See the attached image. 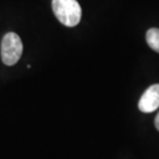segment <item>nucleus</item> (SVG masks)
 <instances>
[{"label": "nucleus", "instance_id": "nucleus-1", "mask_svg": "<svg viewBox=\"0 0 159 159\" xmlns=\"http://www.w3.org/2000/svg\"><path fill=\"white\" fill-rule=\"evenodd\" d=\"M52 8L55 17L66 27H75L81 21L82 8L77 0H53Z\"/></svg>", "mask_w": 159, "mask_h": 159}, {"label": "nucleus", "instance_id": "nucleus-2", "mask_svg": "<svg viewBox=\"0 0 159 159\" xmlns=\"http://www.w3.org/2000/svg\"><path fill=\"white\" fill-rule=\"evenodd\" d=\"M23 53V43L17 33L8 32L2 39L1 59L5 65L12 66L20 60Z\"/></svg>", "mask_w": 159, "mask_h": 159}, {"label": "nucleus", "instance_id": "nucleus-3", "mask_svg": "<svg viewBox=\"0 0 159 159\" xmlns=\"http://www.w3.org/2000/svg\"><path fill=\"white\" fill-rule=\"evenodd\" d=\"M159 107V84L150 86L139 101V109L143 113H152Z\"/></svg>", "mask_w": 159, "mask_h": 159}, {"label": "nucleus", "instance_id": "nucleus-4", "mask_svg": "<svg viewBox=\"0 0 159 159\" xmlns=\"http://www.w3.org/2000/svg\"><path fill=\"white\" fill-rule=\"evenodd\" d=\"M146 40L148 46L155 52L159 53V29L158 28H152L147 31L146 34Z\"/></svg>", "mask_w": 159, "mask_h": 159}, {"label": "nucleus", "instance_id": "nucleus-5", "mask_svg": "<svg viewBox=\"0 0 159 159\" xmlns=\"http://www.w3.org/2000/svg\"><path fill=\"white\" fill-rule=\"evenodd\" d=\"M155 127H156L157 130L159 131V112H158V114H157L156 118H155Z\"/></svg>", "mask_w": 159, "mask_h": 159}]
</instances>
